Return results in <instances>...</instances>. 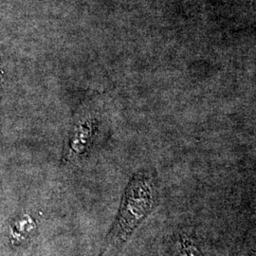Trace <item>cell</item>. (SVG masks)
<instances>
[{
	"instance_id": "cell-1",
	"label": "cell",
	"mask_w": 256,
	"mask_h": 256,
	"mask_svg": "<svg viewBox=\"0 0 256 256\" xmlns=\"http://www.w3.org/2000/svg\"><path fill=\"white\" fill-rule=\"evenodd\" d=\"M156 188L146 173L138 174L128 184L119 214L106 238L104 252L122 245L155 208Z\"/></svg>"
},
{
	"instance_id": "cell-2",
	"label": "cell",
	"mask_w": 256,
	"mask_h": 256,
	"mask_svg": "<svg viewBox=\"0 0 256 256\" xmlns=\"http://www.w3.org/2000/svg\"><path fill=\"white\" fill-rule=\"evenodd\" d=\"M174 256H202V252L194 240L188 236H182L176 244Z\"/></svg>"
},
{
	"instance_id": "cell-3",
	"label": "cell",
	"mask_w": 256,
	"mask_h": 256,
	"mask_svg": "<svg viewBox=\"0 0 256 256\" xmlns=\"http://www.w3.org/2000/svg\"><path fill=\"white\" fill-rule=\"evenodd\" d=\"M256 256V254H254V250H250L248 254H246V256Z\"/></svg>"
}]
</instances>
